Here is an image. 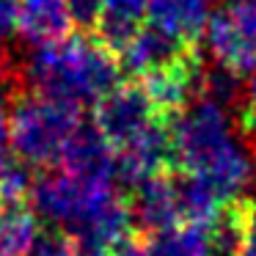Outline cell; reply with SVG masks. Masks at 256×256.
I'll return each instance as SVG.
<instances>
[{
    "mask_svg": "<svg viewBox=\"0 0 256 256\" xmlns=\"http://www.w3.org/2000/svg\"><path fill=\"white\" fill-rule=\"evenodd\" d=\"M171 184H174V196H176V206H179V218H182V220L206 223L223 206V201L218 198L215 188H212V184L206 182V176L198 171L174 168Z\"/></svg>",
    "mask_w": 256,
    "mask_h": 256,
    "instance_id": "14",
    "label": "cell"
},
{
    "mask_svg": "<svg viewBox=\"0 0 256 256\" xmlns=\"http://www.w3.org/2000/svg\"><path fill=\"white\" fill-rule=\"evenodd\" d=\"M157 118L162 113L140 80H122L94 102V124L113 146L127 144Z\"/></svg>",
    "mask_w": 256,
    "mask_h": 256,
    "instance_id": "4",
    "label": "cell"
},
{
    "mask_svg": "<svg viewBox=\"0 0 256 256\" xmlns=\"http://www.w3.org/2000/svg\"><path fill=\"white\" fill-rule=\"evenodd\" d=\"M127 210H130V220H132V232L144 234V237L182 223L174 184H171V174L162 171L144 179L140 184H135L130 190Z\"/></svg>",
    "mask_w": 256,
    "mask_h": 256,
    "instance_id": "8",
    "label": "cell"
},
{
    "mask_svg": "<svg viewBox=\"0 0 256 256\" xmlns=\"http://www.w3.org/2000/svg\"><path fill=\"white\" fill-rule=\"evenodd\" d=\"M210 0H149V22L176 34L188 44H198L210 22Z\"/></svg>",
    "mask_w": 256,
    "mask_h": 256,
    "instance_id": "12",
    "label": "cell"
},
{
    "mask_svg": "<svg viewBox=\"0 0 256 256\" xmlns=\"http://www.w3.org/2000/svg\"><path fill=\"white\" fill-rule=\"evenodd\" d=\"M58 166L86 182L116 184V146L102 135L94 122H80L64 144Z\"/></svg>",
    "mask_w": 256,
    "mask_h": 256,
    "instance_id": "7",
    "label": "cell"
},
{
    "mask_svg": "<svg viewBox=\"0 0 256 256\" xmlns=\"http://www.w3.org/2000/svg\"><path fill=\"white\" fill-rule=\"evenodd\" d=\"M193 47L196 44H188L184 39H179L176 34L160 28V25L144 22L138 28V34L127 42V47L116 52V58H118L124 78L140 80L154 72L176 66Z\"/></svg>",
    "mask_w": 256,
    "mask_h": 256,
    "instance_id": "6",
    "label": "cell"
},
{
    "mask_svg": "<svg viewBox=\"0 0 256 256\" xmlns=\"http://www.w3.org/2000/svg\"><path fill=\"white\" fill-rule=\"evenodd\" d=\"M174 166H176V157H174L171 130L166 118H157L144 132L116 146V188L130 193L144 179L171 171Z\"/></svg>",
    "mask_w": 256,
    "mask_h": 256,
    "instance_id": "5",
    "label": "cell"
},
{
    "mask_svg": "<svg viewBox=\"0 0 256 256\" xmlns=\"http://www.w3.org/2000/svg\"><path fill=\"white\" fill-rule=\"evenodd\" d=\"M6 66L22 91L94 108L102 94L124 80L118 58L94 34H69L50 44H12L6 39Z\"/></svg>",
    "mask_w": 256,
    "mask_h": 256,
    "instance_id": "1",
    "label": "cell"
},
{
    "mask_svg": "<svg viewBox=\"0 0 256 256\" xmlns=\"http://www.w3.org/2000/svg\"><path fill=\"white\" fill-rule=\"evenodd\" d=\"M12 102L14 96L0 91V146L8 144V130H12Z\"/></svg>",
    "mask_w": 256,
    "mask_h": 256,
    "instance_id": "23",
    "label": "cell"
},
{
    "mask_svg": "<svg viewBox=\"0 0 256 256\" xmlns=\"http://www.w3.org/2000/svg\"><path fill=\"white\" fill-rule=\"evenodd\" d=\"M248 234V198L228 201L206 220V256H242Z\"/></svg>",
    "mask_w": 256,
    "mask_h": 256,
    "instance_id": "11",
    "label": "cell"
},
{
    "mask_svg": "<svg viewBox=\"0 0 256 256\" xmlns=\"http://www.w3.org/2000/svg\"><path fill=\"white\" fill-rule=\"evenodd\" d=\"M110 256H154V250L149 248V242H144V240H124V242H118L116 248L110 250Z\"/></svg>",
    "mask_w": 256,
    "mask_h": 256,
    "instance_id": "22",
    "label": "cell"
},
{
    "mask_svg": "<svg viewBox=\"0 0 256 256\" xmlns=\"http://www.w3.org/2000/svg\"><path fill=\"white\" fill-rule=\"evenodd\" d=\"M248 215H250V232H256V198L248 201Z\"/></svg>",
    "mask_w": 256,
    "mask_h": 256,
    "instance_id": "26",
    "label": "cell"
},
{
    "mask_svg": "<svg viewBox=\"0 0 256 256\" xmlns=\"http://www.w3.org/2000/svg\"><path fill=\"white\" fill-rule=\"evenodd\" d=\"M34 168L12 144L0 146V204H22L28 198L36 179Z\"/></svg>",
    "mask_w": 256,
    "mask_h": 256,
    "instance_id": "16",
    "label": "cell"
},
{
    "mask_svg": "<svg viewBox=\"0 0 256 256\" xmlns=\"http://www.w3.org/2000/svg\"><path fill=\"white\" fill-rule=\"evenodd\" d=\"M174 138V168L198 171L212 157H218L237 138V118L228 108L210 96H193L176 113L166 116Z\"/></svg>",
    "mask_w": 256,
    "mask_h": 256,
    "instance_id": "3",
    "label": "cell"
},
{
    "mask_svg": "<svg viewBox=\"0 0 256 256\" xmlns=\"http://www.w3.org/2000/svg\"><path fill=\"white\" fill-rule=\"evenodd\" d=\"M146 17H149V0H105L94 36L108 50L118 52L138 34Z\"/></svg>",
    "mask_w": 256,
    "mask_h": 256,
    "instance_id": "13",
    "label": "cell"
},
{
    "mask_svg": "<svg viewBox=\"0 0 256 256\" xmlns=\"http://www.w3.org/2000/svg\"><path fill=\"white\" fill-rule=\"evenodd\" d=\"M36 232L34 210L25 204H0V256H25Z\"/></svg>",
    "mask_w": 256,
    "mask_h": 256,
    "instance_id": "17",
    "label": "cell"
},
{
    "mask_svg": "<svg viewBox=\"0 0 256 256\" xmlns=\"http://www.w3.org/2000/svg\"><path fill=\"white\" fill-rule=\"evenodd\" d=\"M210 3H215V6H228V3H234V0H210Z\"/></svg>",
    "mask_w": 256,
    "mask_h": 256,
    "instance_id": "27",
    "label": "cell"
},
{
    "mask_svg": "<svg viewBox=\"0 0 256 256\" xmlns=\"http://www.w3.org/2000/svg\"><path fill=\"white\" fill-rule=\"evenodd\" d=\"M242 256H256V232L248 234V240H245V248H242Z\"/></svg>",
    "mask_w": 256,
    "mask_h": 256,
    "instance_id": "25",
    "label": "cell"
},
{
    "mask_svg": "<svg viewBox=\"0 0 256 256\" xmlns=\"http://www.w3.org/2000/svg\"><path fill=\"white\" fill-rule=\"evenodd\" d=\"M74 30L66 0H20L17 36L28 44H50Z\"/></svg>",
    "mask_w": 256,
    "mask_h": 256,
    "instance_id": "10",
    "label": "cell"
},
{
    "mask_svg": "<svg viewBox=\"0 0 256 256\" xmlns=\"http://www.w3.org/2000/svg\"><path fill=\"white\" fill-rule=\"evenodd\" d=\"M72 256H110V254H108V250H102V248H88V245H78Z\"/></svg>",
    "mask_w": 256,
    "mask_h": 256,
    "instance_id": "24",
    "label": "cell"
},
{
    "mask_svg": "<svg viewBox=\"0 0 256 256\" xmlns=\"http://www.w3.org/2000/svg\"><path fill=\"white\" fill-rule=\"evenodd\" d=\"M17 12L20 0H0V36L3 39L17 34Z\"/></svg>",
    "mask_w": 256,
    "mask_h": 256,
    "instance_id": "21",
    "label": "cell"
},
{
    "mask_svg": "<svg viewBox=\"0 0 256 256\" xmlns=\"http://www.w3.org/2000/svg\"><path fill=\"white\" fill-rule=\"evenodd\" d=\"M80 108L58 102L50 96L22 91L12 102V130L8 144L30 160L36 168H50L58 162L66 138L83 118Z\"/></svg>",
    "mask_w": 256,
    "mask_h": 256,
    "instance_id": "2",
    "label": "cell"
},
{
    "mask_svg": "<svg viewBox=\"0 0 256 256\" xmlns=\"http://www.w3.org/2000/svg\"><path fill=\"white\" fill-rule=\"evenodd\" d=\"M66 8H69L74 30L94 34L96 25H100L102 8H105V0H66Z\"/></svg>",
    "mask_w": 256,
    "mask_h": 256,
    "instance_id": "19",
    "label": "cell"
},
{
    "mask_svg": "<svg viewBox=\"0 0 256 256\" xmlns=\"http://www.w3.org/2000/svg\"><path fill=\"white\" fill-rule=\"evenodd\" d=\"M201 42L206 44L210 58L226 64L228 69H234L242 78H248L256 69V42L248 39V34L237 25L228 6H220L218 12L210 14Z\"/></svg>",
    "mask_w": 256,
    "mask_h": 256,
    "instance_id": "9",
    "label": "cell"
},
{
    "mask_svg": "<svg viewBox=\"0 0 256 256\" xmlns=\"http://www.w3.org/2000/svg\"><path fill=\"white\" fill-rule=\"evenodd\" d=\"M74 248H78V242L61 226H47L44 232H36L25 256H72Z\"/></svg>",
    "mask_w": 256,
    "mask_h": 256,
    "instance_id": "18",
    "label": "cell"
},
{
    "mask_svg": "<svg viewBox=\"0 0 256 256\" xmlns=\"http://www.w3.org/2000/svg\"><path fill=\"white\" fill-rule=\"evenodd\" d=\"M154 256H206V223L182 220L166 232L149 234Z\"/></svg>",
    "mask_w": 256,
    "mask_h": 256,
    "instance_id": "15",
    "label": "cell"
},
{
    "mask_svg": "<svg viewBox=\"0 0 256 256\" xmlns=\"http://www.w3.org/2000/svg\"><path fill=\"white\" fill-rule=\"evenodd\" d=\"M228 8H232L237 25L248 34V39L256 42V0H234V3H228Z\"/></svg>",
    "mask_w": 256,
    "mask_h": 256,
    "instance_id": "20",
    "label": "cell"
}]
</instances>
